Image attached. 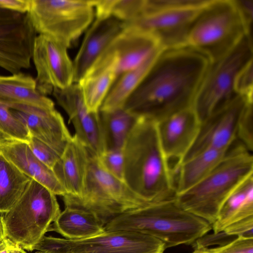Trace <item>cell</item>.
Here are the masks:
<instances>
[{
	"mask_svg": "<svg viewBox=\"0 0 253 253\" xmlns=\"http://www.w3.org/2000/svg\"><path fill=\"white\" fill-rule=\"evenodd\" d=\"M209 63L187 46L163 50L124 108L157 122L193 108Z\"/></svg>",
	"mask_w": 253,
	"mask_h": 253,
	"instance_id": "6da1fadb",
	"label": "cell"
},
{
	"mask_svg": "<svg viewBox=\"0 0 253 253\" xmlns=\"http://www.w3.org/2000/svg\"><path fill=\"white\" fill-rule=\"evenodd\" d=\"M125 180L150 204L175 198V180L161 148L156 122L137 116L123 147Z\"/></svg>",
	"mask_w": 253,
	"mask_h": 253,
	"instance_id": "7a4b0ae2",
	"label": "cell"
},
{
	"mask_svg": "<svg viewBox=\"0 0 253 253\" xmlns=\"http://www.w3.org/2000/svg\"><path fill=\"white\" fill-rule=\"evenodd\" d=\"M106 231H133L153 237L166 249L192 245L212 229L211 225L180 207L175 198L124 212L109 221Z\"/></svg>",
	"mask_w": 253,
	"mask_h": 253,
	"instance_id": "3957f363",
	"label": "cell"
},
{
	"mask_svg": "<svg viewBox=\"0 0 253 253\" xmlns=\"http://www.w3.org/2000/svg\"><path fill=\"white\" fill-rule=\"evenodd\" d=\"M253 174L252 152L237 139L204 179L176 195L175 200L183 209L212 225L231 192Z\"/></svg>",
	"mask_w": 253,
	"mask_h": 253,
	"instance_id": "277c9868",
	"label": "cell"
},
{
	"mask_svg": "<svg viewBox=\"0 0 253 253\" xmlns=\"http://www.w3.org/2000/svg\"><path fill=\"white\" fill-rule=\"evenodd\" d=\"M247 35H252V27L236 0H210L193 25L187 46L211 63L230 52Z\"/></svg>",
	"mask_w": 253,
	"mask_h": 253,
	"instance_id": "5b68a950",
	"label": "cell"
},
{
	"mask_svg": "<svg viewBox=\"0 0 253 253\" xmlns=\"http://www.w3.org/2000/svg\"><path fill=\"white\" fill-rule=\"evenodd\" d=\"M210 0H145L141 13L124 26L147 32L163 50L187 46L190 31Z\"/></svg>",
	"mask_w": 253,
	"mask_h": 253,
	"instance_id": "8992f818",
	"label": "cell"
},
{
	"mask_svg": "<svg viewBox=\"0 0 253 253\" xmlns=\"http://www.w3.org/2000/svg\"><path fill=\"white\" fill-rule=\"evenodd\" d=\"M56 196L31 179L18 200L4 213L6 238L32 251L61 211Z\"/></svg>",
	"mask_w": 253,
	"mask_h": 253,
	"instance_id": "52a82bcc",
	"label": "cell"
},
{
	"mask_svg": "<svg viewBox=\"0 0 253 253\" xmlns=\"http://www.w3.org/2000/svg\"><path fill=\"white\" fill-rule=\"evenodd\" d=\"M65 207L77 208L94 214L105 226L124 212L150 205L126 182L105 170L97 158L91 157L86 185L81 197H63Z\"/></svg>",
	"mask_w": 253,
	"mask_h": 253,
	"instance_id": "ba28073f",
	"label": "cell"
},
{
	"mask_svg": "<svg viewBox=\"0 0 253 253\" xmlns=\"http://www.w3.org/2000/svg\"><path fill=\"white\" fill-rule=\"evenodd\" d=\"M252 35H247L230 52L209 63L198 89L193 108L201 122L238 96L235 84L239 72L253 62Z\"/></svg>",
	"mask_w": 253,
	"mask_h": 253,
	"instance_id": "9c48e42d",
	"label": "cell"
},
{
	"mask_svg": "<svg viewBox=\"0 0 253 253\" xmlns=\"http://www.w3.org/2000/svg\"><path fill=\"white\" fill-rule=\"evenodd\" d=\"M28 13L37 33L49 36L67 48L95 16L93 0H30Z\"/></svg>",
	"mask_w": 253,
	"mask_h": 253,
	"instance_id": "30bf717a",
	"label": "cell"
},
{
	"mask_svg": "<svg viewBox=\"0 0 253 253\" xmlns=\"http://www.w3.org/2000/svg\"><path fill=\"white\" fill-rule=\"evenodd\" d=\"M165 244L141 233L117 230L83 240L43 236L32 251L45 253H164Z\"/></svg>",
	"mask_w": 253,
	"mask_h": 253,
	"instance_id": "8fae6325",
	"label": "cell"
},
{
	"mask_svg": "<svg viewBox=\"0 0 253 253\" xmlns=\"http://www.w3.org/2000/svg\"><path fill=\"white\" fill-rule=\"evenodd\" d=\"M36 35L28 12L0 7V67L12 75L29 68Z\"/></svg>",
	"mask_w": 253,
	"mask_h": 253,
	"instance_id": "7c38bea8",
	"label": "cell"
},
{
	"mask_svg": "<svg viewBox=\"0 0 253 253\" xmlns=\"http://www.w3.org/2000/svg\"><path fill=\"white\" fill-rule=\"evenodd\" d=\"M67 47L42 34L37 36L32 58L37 72L35 79L37 90L43 95L55 88H65L74 83V67Z\"/></svg>",
	"mask_w": 253,
	"mask_h": 253,
	"instance_id": "4fadbf2b",
	"label": "cell"
},
{
	"mask_svg": "<svg viewBox=\"0 0 253 253\" xmlns=\"http://www.w3.org/2000/svg\"><path fill=\"white\" fill-rule=\"evenodd\" d=\"M250 103L253 101L238 96L202 121L196 139L182 162L206 150L227 151L237 140L239 121Z\"/></svg>",
	"mask_w": 253,
	"mask_h": 253,
	"instance_id": "5bb4252c",
	"label": "cell"
},
{
	"mask_svg": "<svg viewBox=\"0 0 253 253\" xmlns=\"http://www.w3.org/2000/svg\"><path fill=\"white\" fill-rule=\"evenodd\" d=\"M52 93L66 112L76 135L88 149L92 157L98 158L107 149L102 122L99 114L87 109L78 83L63 89L55 88Z\"/></svg>",
	"mask_w": 253,
	"mask_h": 253,
	"instance_id": "9a60e30c",
	"label": "cell"
},
{
	"mask_svg": "<svg viewBox=\"0 0 253 253\" xmlns=\"http://www.w3.org/2000/svg\"><path fill=\"white\" fill-rule=\"evenodd\" d=\"M200 124L201 121L193 108L182 110L156 122L160 143L169 169L171 164H174V176L195 142Z\"/></svg>",
	"mask_w": 253,
	"mask_h": 253,
	"instance_id": "2e32d148",
	"label": "cell"
},
{
	"mask_svg": "<svg viewBox=\"0 0 253 253\" xmlns=\"http://www.w3.org/2000/svg\"><path fill=\"white\" fill-rule=\"evenodd\" d=\"M6 105L14 116L26 126L31 136L61 156L72 135L62 116L55 108L17 104Z\"/></svg>",
	"mask_w": 253,
	"mask_h": 253,
	"instance_id": "e0dca14e",
	"label": "cell"
},
{
	"mask_svg": "<svg viewBox=\"0 0 253 253\" xmlns=\"http://www.w3.org/2000/svg\"><path fill=\"white\" fill-rule=\"evenodd\" d=\"M124 29V22L109 16L96 17L73 61L74 83H78Z\"/></svg>",
	"mask_w": 253,
	"mask_h": 253,
	"instance_id": "ac0fdd59",
	"label": "cell"
},
{
	"mask_svg": "<svg viewBox=\"0 0 253 253\" xmlns=\"http://www.w3.org/2000/svg\"><path fill=\"white\" fill-rule=\"evenodd\" d=\"M91 157L84 143L76 135H72L53 169L66 192L63 197L78 198L82 196Z\"/></svg>",
	"mask_w": 253,
	"mask_h": 253,
	"instance_id": "d6986e66",
	"label": "cell"
},
{
	"mask_svg": "<svg viewBox=\"0 0 253 253\" xmlns=\"http://www.w3.org/2000/svg\"><path fill=\"white\" fill-rule=\"evenodd\" d=\"M159 49H162L154 37L149 33L124 26L122 31L103 53H111L116 57L119 77L125 72L139 65Z\"/></svg>",
	"mask_w": 253,
	"mask_h": 253,
	"instance_id": "ffe728a7",
	"label": "cell"
},
{
	"mask_svg": "<svg viewBox=\"0 0 253 253\" xmlns=\"http://www.w3.org/2000/svg\"><path fill=\"white\" fill-rule=\"evenodd\" d=\"M0 153L22 172L55 195L63 197L66 194L53 170L34 155L27 142L4 138L0 141Z\"/></svg>",
	"mask_w": 253,
	"mask_h": 253,
	"instance_id": "44dd1931",
	"label": "cell"
},
{
	"mask_svg": "<svg viewBox=\"0 0 253 253\" xmlns=\"http://www.w3.org/2000/svg\"><path fill=\"white\" fill-rule=\"evenodd\" d=\"M118 61L111 53H104L78 83L90 112L97 113L118 77Z\"/></svg>",
	"mask_w": 253,
	"mask_h": 253,
	"instance_id": "7402d4cb",
	"label": "cell"
},
{
	"mask_svg": "<svg viewBox=\"0 0 253 253\" xmlns=\"http://www.w3.org/2000/svg\"><path fill=\"white\" fill-rule=\"evenodd\" d=\"M53 231L68 240L94 237L105 232L104 226L93 213L83 210L65 207L50 225Z\"/></svg>",
	"mask_w": 253,
	"mask_h": 253,
	"instance_id": "603a6c76",
	"label": "cell"
},
{
	"mask_svg": "<svg viewBox=\"0 0 253 253\" xmlns=\"http://www.w3.org/2000/svg\"><path fill=\"white\" fill-rule=\"evenodd\" d=\"M0 102L54 109L53 102L37 90L35 79L21 72L0 76Z\"/></svg>",
	"mask_w": 253,
	"mask_h": 253,
	"instance_id": "cb8c5ba5",
	"label": "cell"
},
{
	"mask_svg": "<svg viewBox=\"0 0 253 253\" xmlns=\"http://www.w3.org/2000/svg\"><path fill=\"white\" fill-rule=\"evenodd\" d=\"M253 216V174L239 184L228 197L211 225L214 233L230 224Z\"/></svg>",
	"mask_w": 253,
	"mask_h": 253,
	"instance_id": "d4e9b609",
	"label": "cell"
},
{
	"mask_svg": "<svg viewBox=\"0 0 253 253\" xmlns=\"http://www.w3.org/2000/svg\"><path fill=\"white\" fill-rule=\"evenodd\" d=\"M162 50L155 51L139 65L121 74L111 87L99 111L123 108L127 99L142 82Z\"/></svg>",
	"mask_w": 253,
	"mask_h": 253,
	"instance_id": "484cf974",
	"label": "cell"
},
{
	"mask_svg": "<svg viewBox=\"0 0 253 253\" xmlns=\"http://www.w3.org/2000/svg\"><path fill=\"white\" fill-rule=\"evenodd\" d=\"M227 151L208 149L183 161L177 173L176 195L189 189L204 179L223 159Z\"/></svg>",
	"mask_w": 253,
	"mask_h": 253,
	"instance_id": "4316f807",
	"label": "cell"
},
{
	"mask_svg": "<svg viewBox=\"0 0 253 253\" xmlns=\"http://www.w3.org/2000/svg\"><path fill=\"white\" fill-rule=\"evenodd\" d=\"M31 179L0 153V212L12 208Z\"/></svg>",
	"mask_w": 253,
	"mask_h": 253,
	"instance_id": "83f0119b",
	"label": "cell"
},
{
	"mask_svg": "<svg viewBox=\"0 0 253 253\" xmlns=\"http://www.w3.org/2000/svg\"><path fill=\"white\" fill-rule=\"evenodd\" d=\"M107 149H123L129 132L138 116L119 108L99 111Z\"/></svg>",
	"mask_w": 253,
	"mask_h": 253,
	"instance_id": "f1b7e54d",
	"label": "cell"
},
{
	"mask_svg": "<svg viewBox=\"0 0 253 253\" xmlns=\"http://www.w3.org/2000/svg\"><path fill=\"white\" fill-rule=\"evenodd\" d=\"M0 134L4 138L28 142L31 134L26 126L0 102Z\"/></svg>",
	"mask_w": 253,
	"mask_h": 253,
	"instance_id": "f546056e",
	"label": "cell"
},
{
	"mask_svg": "<svg viewBox=\"0 0 253 253\" xmlns=\"http://www.w3.org/2000/svg\"><path fill=\"white\" fill-rule=\"evenodd\" d=\"M97 159L102 168L108 173L125 182L122 149H107Z\"/></svg>",
	"mask_w": 253,
	"mask_h": 253,
	"instance_id": "4dcf8cb0",
	"label": "cell"
},
{
	"mask_svg": "<svg viewBox=\"0 0 253 253\" xmlns=\"http://www.w3.org/2000/svg\"><path fill=\"white\" fill-rule=\"evenodd\" d=\"M253 103L249 104L240 118L237 132V139L251 152L253 151Z\"/></svg>",
	"mask_w": 253,
	"mask_h": 253,
	"instance_id": "1f68e13d",
	"label": "cell"
},
{
	"mask_svg": "<svg viewBox=\"0 0 253 253\" xmlns=\"http://www.w3.org/2000/svg\"><path fill=\"white\" fill-rule=\"evenodd\" d=\"M201 250L203 253H253V237L238 236L224 245Z\"/></svg>",
	"mask_w": 253,
	"mask_h": 253,
	"instance_id": "d6a6232c",
	"label": "cell"
},
{
	"mask_svg": "<svg viewBox=\"0 0 253 253\" xmlns=\"http://www.w3.org/2000/svg\"><path fill=\"white\" fill-rule=\"evenodd\" d=\"M27 143L34 155L53 170L60 156L48 145L31 135Z\"/></svg>",
	"mask_w": 253,
	"mask_h": 253,
	"instance_id": "836d02e7",
	"label": "cell"
},
{
	"mask_svg": "<svg viewBox=\"0 0 253 253\" xmlns=\"http://www.w3.org/2000/svg\"><path fill=\"white\" fill-rule=\"evenodd\" d=\"M253 62L245 66L238 73L235 90L238 96L253 101Z\"/></svg>",
	"mask_w": 253,
	"mask_h": 253,
	"instance_id": "e575fe53",
	"label": "cell"
},
{
	"mask_svg": "<svg viewBox=\"0 0 253 253\" xmlns=\"http://www.w3.org/2000/svg\"><path fill=\"white\" fill-rule=\"evenodd\" d=\"M253 216L234 222L226 227L222 232L230 236L253 237Z\"/></svg>",
	"mask_w": 253,
	"mask_h": 253,
	"instance_id": "d590c367",
	"label": "cell"
},
{
	"mask_svg": "<svg viewBox=\"0 0 253 253\" xmlns=\"http://www.w3.org/2000/svg\"><path fill=\"white\" fill-rule=\"evenodd\" d=\"M30 0H0V7L21 13L28 12Z\"/></svg>",
	"mask_w": 253,
	"mask_h": 253,
	"instance_id": "8d00e7d4",
	"label": "cell"
},
{
	"mask_svg": "<svg viewBox=\"0 0 253 253\" xmlns=\"http://www.w3.org/2000/svg\"><path fill=\"white\" fill-rule=\"evenodd\" d=\"M237 4L247 23L252 27L253 0H236Z\"/></svg>",
	"mask_w": 253,
	"mask_h": 253,
	"instance_id": "74e56055",
	"label": "cell"
},
{
	"mask_svg": "<svg viewBox=\"0 0 253 253\" xmlns=\"http://www.w3.org/2000/svg\"><path fill=\"white\" fill-rule=\"evenodd\" d=\"M0 253H26L19 245L6 238L0 244Z\"/></svg>",
	"mask_w": 253,
	"mask_h": 253,
	"instance_id": "f35d334b",
	"label": "cell"
},
{
	"mask_svg": "<svg viewBox=\"0 0 253 253\" xmlns=\"http://www.w3.org/2000/svg\"><path fill=\"white\" fill-rule=\"evenodd\" d=\"M3 216L4 213L0 212V244L2 243L6 238L3 223Z\"/></svg>",
	"mask_w": 253,
	"mask_h": 253,
	"instance_id": "ab89813d",
	"label": "cell"
},
{
	"mask_svg": "<svg viewBox=\"0 0 253 253\" xmlns=\"http://www.w3.org/2000/svg\"><path fill=\"white\" fill-rule=\"evenodd\" d=\"M192 253H203L201 250H195Z\"/></svg>",
	"mask_w": 253,
	"mask_h": 253,
	"instance_id": "60d3db41",
	"label": "cell"
},
{
	"mask_svg": "<svg viewBox=\"0 0 253 253\" xmlns=\"http://www.w3.org/2000/svg\"><path fill=\"white\" fill-rule=\"evenodd\" d=\"M4 138V137L1 134H0V141Z\"/></svg>",
	"mask_w": 253,
	"mask_h": 253,
	"instance_id": "b9f144b4",
	"label": "cell"
},
{
	"mask_svg": "<svg viewBox=\"0 0 253 253\" xmlns=\"http://www.w3.org/2000/svg\"><path fill=\"white\" fill-rule=\"evenodd\" d=\"M35 253H44V252H40V251H39V252H37Z\"/></svg>",
	"mask_w": 253,
	"mask_h": 253,
	"instance_id": "7bdbcfd3",
	"label": "cell"
}]
</instances>
